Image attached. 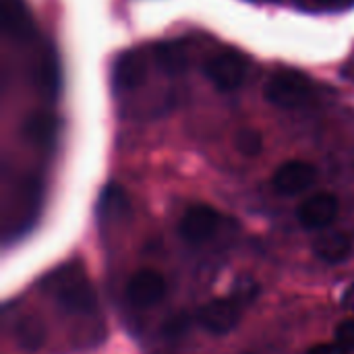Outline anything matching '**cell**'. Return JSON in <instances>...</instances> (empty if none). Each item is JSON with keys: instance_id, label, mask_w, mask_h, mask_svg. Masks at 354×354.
<instances>
[{"instance_id": "cell-15", "label": "cell", "mask_w": 354, "mask_h": 354, "mask_svg": "<svg viewBox=\"0 0 354 354\" xmlns=\"http://www.w3.org/2000/svg\"><path fill=\"white\" fill-rule=\"evenodd\" d=\"M336 342L340 346H344L348 353L354 351V317L344 319L338 328H336Z\"/></svg>"}, {"instance_id": "cell-10", "label": "cell", "mask_w": 354, "mask_h": 354, "mask_svg": "<svg viewBox=\"0 0 354 354\" xmlns=\"http://www.w3.org/2000/svg\"><path fill=\"white\" fill-rule=\"evenodd\" d=\"M12 338H15V344L23 353H37L44 348L48 340V330H46V324L37 315L23 313L12 324Z\"/></svg>"}, {"instance_id": "cell-7", "label": "cell", "mask_w": 354, "mask_h": 354, "mask_svg": "<svg viewBox=\"0 0 354 354\" xmlns=\"http://www.w3.org/2000/svg\"><path fill=\"white\" fill-rule=\"evenodd\" d=\"M220 214L212 207V205H193L189 207L183 218H180V236L191 243V245H201V243H207L216 232H218V226H220Z\"/></svg>"}, {"instance_id": "cell-17", "label": "cell", "mask_w": 354, "mask_h": 354, "mask_svg": "<svg viewBox=\"0 0 354 354\" xmlns=\"http://www.w3.org/2000/svg\"><path fill=\"white\" fill-rule=\"evenodd\" d=\"M342 307L354 311V282L344 290V295H342Z\"/></svg>"}, {"instance_id": "cell-5", "label": "cell", "mask_w": 354, "mask_h": 354, "mask_svg": "<svg viewBox=\"0 0 354 354\" xmlns=\"http://www.w3.org/2000/svg\"><path fill=\"white\" fill-rule=\"evenodd\" d=\"M317 180V168L305 160H288L284 162L272 176V187L278 195L297 197L313 187Z\"/></svg>"}, {"instance_id": "cell-12", "label": "cell", "mask_w": 354, "mask_h": 354, "mask_svg": "<svg viewBox=\"0 0 354 354\" xmlns=\"http://www.w3.org/2000/svg\"><path fill=\"white\" fill-rule=\"evenodd\" d=\"M158 64L170 73V75H180L187 68V50L183 44H164L156 50Z\"/></svg>"}, {"instance_id": "cell-16", "label": "cell", "mask_w": 354, "mask_h": 354, "mask_svg": "<svg viewBox=\"0 0 354 354\" xmlns=\"http://www.w3.org/2000/svg\"><path fill=\"white\" fill-rule=\"evenodd\" d=\"M307 354H348L344 346H340L338 342H326V344H317L313 348H309Z\"/></svg>"}, {"instance_id": "cell-8", "label": "cell", "mask_w": 354, "mask_h": 354, "mask_svg": "<svg viewBox=\"0 0 354 354\" xmlns=\"http://www.w3.org/2000/svg\"><path fill=\"white\" fill-rule=\"evenodd\" d=\"M338 212H340V201L336 195L315 193L299 205L297 218L301 226L307 230H326L330 224H334Z\"/></svg>"}, {"instance_id": "cell-4", "label": "cell", "mask_w": 354, "mask_h": 354, "mask_svg": "<svg viewBox=\"0 0 354 354\" xmlns=\"http://www.w3.org/2000/svg\"><path fill=\"white\" fill-rule=\"evenodd\" d=\"M241 317H243V305L239 303V299H232V297L212 299L197 313L201 328L214 336L230 334L239 326Z\"/></svg>"}, {"instance_id": "cell-14", "label": "cell", "mask_w": 354, "mask_h": 354, "mask_svg": "<svg viewBox=\"0 0 354 354\" xmlns=\"http://www.w3.org/2000/svg\"><path fill=\"white\" fill-rule=\"evenodd\" d=\"M236 149L243 153V156H259L261 149H263V137L257 133V131H249V129H243L239 135H236V141H234Z\"/></svg>"}, {"instance_id": "cell-6", "label": "cell", "mask_w": 354, "mask_h": 354, "mask_svg": "<svg viewBox=\"0 0 354 354\" xmlns=\"http://www.w3.org/2000/svg\"><path fill=\"white\" fill-rule=\"evenodd\" d=\"M166 295V280L158 270L143 268L135 272L127 282V299L137 309L156 307Z\"/></svg>"}, {"instance_id": "cell-1", "label": "cell", "mask_w": 354, "mask_h": 354, "mask_svg": "<svg viewBox=\"0 0 354 354\" xmlns=\"http://www.w3.org/2000/svg\"><path fill=\"white\" fill-rule=\"evenodd\" d=\"M48 292L68 315L89 317L97 311V297L89 278L75 266L62 268L48 282Z\"/></svg>"}, {"instance_id": "cell-2", "label": "cell", "mask_w": 354, "mask_h": 354, "mask_svg": "<svg viewBox=\"0 0 354 354\" xmlns=\"http://www.w3.org/2000/svg\"><path fill=\"white\" fill-rule=\"evenodd\" d=\"M313 93L311 81L307 75L295 71V68H278L274 71L263 87V95L270 104L284 108V110H292V108H301L303 104L309 102Z\"/></svg>"}, {"instance_id": "cell-13", "label": "cell", "mask_w": 354, "mask_h": 354, "mask_svg": "<svg viewBox=\"0 0 354 354\" xmlns=\"http://www.w3.org/2000/svg\"><path fill=\"white\" fill-rule=\"evenodd\" d=\"M25 137L33 143H50V139L56 135L54 118L48 114H35L25 122Z\"/></svg>"}, {"instance_id": "cell-18", "label": "cell", "mask_w": 354, "mask_h": 354, "mask_svg": "<svg viewBox=\"0 0 354 354\" xmlns=\"http://www.w3.org/2000/svg\"><path fill=\"white\" fill-rule=\"evenodd\" d=\"M326 2H338V0H326Z\"/></svg>"}, {"instance_id": "cell-3", "label": "cell", "mask_w": 354, "mask_h": 354, "mask_svg": "<svg viewBox=\"0 0 354 354\" xmlns=\"http://www.w3.org/2000/svg\"><path fill=\"white\" fill-rule=\"evenodd\" d=\"M203 73L220 91H234L243 85L249 73V62L239 52H222L205 60Z\"/></svg>"}, {"instance_id": "cell-11", "label": "cell", "mask_w": 354, "mask_h": 354, "mask_svg": "<svg viewBox=\"0 0 354 354\" xmlns=\"http://www.w3.org/2000/svg\"><path fill=\"white\" fill-rule=\"evenodd\" d=\"M145 66H147V60L141 52L122 54L116 60L114 73H112L114 89L116 91H131L133 87H137L145 77Z\"/></svg>"}, {"instance_id": "cell-9", "label": "cell", "mask_w": 354, "mask_h": 354, "mask_svg": "<svg viewBox=\"0 0 354 354\" xmlns=\"http://www.w3.org/2000/svg\"><path fill=\"white\" fill-rule=\"evenodd\" d=\"M313 253L317 259L330 266H340L348 261L354 253V241L340 230H328L322 232L313 243Z\"/></svg>"}]
</instances>
